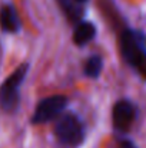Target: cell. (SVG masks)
Wrapping results in <instances>:
<instances>
[{"label":"cell","mask_w":146,"mask_h":148,"mask_svg":"<svg viewBox=\"0 0 146 148\" xmlns=\"http://www.w3.org/2000/svg\"><path fill=\"white\" fill-rule=\"evenodd\" d=\"M136 111L135 106L129 101H119L113 106L112 118H113V125L119 131H128L135 119Z\"/></svg>","instance_id":"5b68a950"},{"label":"cell","mask_w":146,"mask_h":148,"mask_svg":"<svg viewBox=\"0 0 146 148\" xmlns=\"http://www.w3.org/2000/svg\"><path fill=\"white\" fill-rule=\"evenodd\" d=\"M67 105V98L65 95H52L42 99L32 116L33 124H46L57 118Z\"/></svg>","instance_id":"277c9868"},{"label":"cell","mask_w":146,"mask_h":148,"mask_svg":"<svg viewBox=\"0 0 146 148\" xmlns=\"http://www.w3.org/2000/svg\"><path fill=\"white\" fill-rule=\"evenodd\" d=\"M57 141L65 147H79L85 140V127L82 121L73 114H65L54 127Z\"/></svg>","instance_id":"3957f363"},{"label":"cell","mask_w":146,"mask_h":148,"mask_svg":"<svg viewBox=\"0 0 146 148\" xmlns=\"http://www.w3.org/2000/svg\"><path fill=\"white\" fill-rule=\"evenodd\" d=\"M120 147H122V148H136L133 143H130V141H128V140L122 141V143H120Z\"/></svg>","instance_id":"9c48e42d"},{"label":"cell","mask_w":146,"mask_h":148,"mask_svg":"<svg viewBox=\"0 0 146 148\" xmlns=\"http://www.w3.org/2000/svg\"><path fill=\"white\" fill-rule=\"evenodd\" d=\"M96 35V27L90 22H82L76 26L73 32V42L77 46H83L88 42H90Z\"/></svg>","instance_id":"52a82bcc"},{"label":"cell","mask_w":146,"mask_h":148,"mask_svg":"<svg viewBox=\"0 0 146 148\" xmlns=\"http://www.w3.org/2000/svg\"><path fill=\"white\" fill-rule=\"evenodd\" d=\"M102 65H103V62H102V58L100 56H90L88 60H86V63H85V73L89 76V78H97L99 75H100V71H102Z\"/></svg>","instance_id":"ba28073f"},{"label":"cell","mask_w":146,"mask_h":148,"mask_svg":"<svg viewBox=\"0 0 146 148\" xmlns=\"http://www.w3.org/2000/svg\"><path fill=\"white\" fill-rule=\"evenodd\" d=\"M0 27L4 32L16 33L20 29V19L12 4H4L0 9Z\"/></svg>","instance_id":"8992f818"},{"label":"cell","mask_w":146,"mask_h":148,"mask_svg":"<svg viewBox=\"0 0 146 148\" xmlns=\"http://www.w3.org/2000/svg\"><path fill=\"white\" fill-rule=\"evenodd\" d=\"M29 65H20L0 86V108L6 112H13L17 109L20 102V86L27 75Z\"/></svg>","instance_id":"7a4b0ae2"},{"label":"cell","mask_w":146,"mask_h":148,"mask_svg":"<svg viewBox=\"0 0 146 148\" xmlns=\"http://www.w3.org/2000/svg\"><path fill=\"white\" fill-rule=\"evenodd\" d=\"M122 56L143 79H146V38L138 30H123L120 35Z\"/></svg>","instance_id":"6da1fadb"},{"label":"cell","mask_w":146,"mask_h":148,"mask_svg":"<svg viewBox=\"0 0 146 148\" xmlns=\"http://www.w3.org/2000/svg\"><path fill=\"white\" fill-rule=\"evenodd\" d=\"M75 1H76V3H79V4H82V3H86L88 0H75Z\"/></svg>","instance_id":"30bf717a"}]
</instances>
